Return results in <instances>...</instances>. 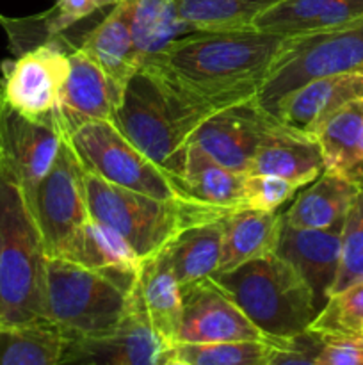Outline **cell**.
Wrapping results in <instances>:
<instances>
[{
	"mask_svg": "<svg viewBox=\"0 0 363 365\" xmlns=\"http://www.w3.org/2000/svg\"><path fill=\"white\" fill-rule=\"evenodd\" d=\"M281 0H173L178 14L194 31L253 29L256 18Z\"/></svg>",
	"mask_w": 363,
	"mask_h": 365,
	"instance_id": "obj_31",
	"label": "cell"
},
{
	"mask_svg": "<svg viewBox=\"0 0 363 365\" xmlns=\"http://www.w3.org/2000/svg\"><path fill=\"white\" fill-rule=\"evenodd\" d=\"M295 185L274 175H246L244 207L260 212H276L295 195Z\"/></svg>",
	"mask_w": 363,
	"mask_h": 365,
	"instance_id": "obj_35",
	"label": "cell"
},
{
	"mask_svg": "<svg viewBox=\"0 0 363 365\" xmlns=\"http://www.w3.org/2000/svg\"><path fill=\"white\" fill-rule=\"evenodd\" d=\"M358 96H363V75L345 73L317 78L281 98L273 116L294 130L313 135L333 110Z\"/></svg>",
	"mask_w": 363,
	"mask_h": 365,
	"instance_id": "obj_18",
	"label": "cell"
},
{
	"mask_svg": "<svg viewBox=\"0 0 363 365\" xmlns=\"http://www.w3.org/2000/svg\"><path fill=\"white\" fill-rule=\"evenodd\" d=\"M324 171L326 159L319 141L278 121L260 143L248 175H274L301 187L319 178Z\"/></svg>",
	"mask_w": 363,
	"mask_h": 365,
	"instance_id": "obj_17",
	"label": "cell"
},
{
	"mask_svg": "<svg viewBox=\"0 0 363 365\" xmlns=\"http://www.w3.org/2000/svg\"><path fill=\"white\" fill-rule=\"evenodd\" d=\"M281 214L241 207L223 217V250L217 273L276 252Z\"/></svg>",
	"mask_w": 363,
	"mask_h": 365,
	"instance_id": "obj_24",
	"label": "cell"
},
{
	"mask_svg": "<svg viewBox=\"0 0 363 365\" xmlns=\"http://www.w3.org/2000/svg\"><path fill=\"white\" fill-rule=\"evenodd\" d=\"M123 91V86L75 46L70 52V75L57 106V116L66 138L93 121H112Z\"/></svg>",
	"mask_w": 363,
	"mask_h": 365,
	"instance_id": "obj_15",
	"label": "cell"
},
{
	"mask_svg": "<svg viewBox=\"0 0 363 365\" xmlns=\"http://www.w3.org/2000/svg\"><path fill=\"white\" fill-rule=\"evenodd\" d=\"M198 32L185 24L173 0H137L132 14V41L139 66L177 39Z\"/></svg>",
	"mask_w": 363,
	"mask_h": 365,
	"instance_id": "obj_29",
	"label": "cell"
},
{
	"mask_svg": "<svg viewBox=\"0 0 363 365\" xmlns=\"http://www.w3.org/2000/svg\"><path fill=\"white\" fill-rule=\"evenodd\" d=\"M223 217L184 228L162 250V255L180 285L206 280L219 271Z\"/></svg>",
	"mask_w": 363,
	"mask_h": 365,
	"instance_id": "obj_26",
	"label": "cell"
},
{
	"mask_svg": "<svg viewBox=\"0 0 363 365\" xmlns=\"http://www.w3.org/2000/svg\"><path fill=\"white\" fill-rule=\"evenodd\" d=\"M182 323L174 346L231 341L273 342L212 278L182 285Z\"/></svg>",
	"mask_w": 363,
	"mask_h": 365,
	"instance_id": "obj_13",
	"label": "cell"
},
{
	"mask_svg": "<svg viewBox=\"0 0 363 365\" xmlns=\"http://www.w3.org/2000/svg\"><path fill=\"white\" fill-rule=\"evenodd\" d=\"M63 36L0 64V93L18 113L43 120L57 113L63 86L70 75V52Z\"/></svg>",
	"mask_w": 363,
	"mask_h": 365,
	"instance_id": "obj_10",
	"label": "cell"
},
{
	"mask_svg": "<svg viewBox=\"0 0 363 365\" xmlns=\"http://www.w3.org/2000/svg\"><path fill=\"white\" fill-rule=\"evenodd\" d=\"M84 182L89 216L114 228L142 262L162 252L184 228L221 220L231 212L203 203L153 198L110 184L85 170Z\"/></svg>",
	"mask_w": 363,
	"mask_h": 365,
	"instance_id": "obj_6",
	"label": "cell"
},
{
	"mask_svg": "<svg viewBox=\"0 0 363 365\" xmlns=\"http://www.w3.org/2000/svg\"><path fill=\"white\" fill-rule=\"evenodd\" d=\"M66 335L50 321L0 323V365H59Z\"/></svg>",
	"mask_w": 363,
	"mask_h": 365,
	"instance_id": "obj_28",
	"label": "cell"
},
{
	"mask_svg": "<svg viewBox=\"0 0 363 365\" xmlns=\"http://www.w3.org/2000/svg\"><path fill=\"white\" fill-rule=\"evenodd\" d=\"M210 114L212 110L141 68L125 86L112 123L142 153L180 178L189 141Z\"/></svg>",
	"mask_w": 363,
	"mask_h": 365,
	"instance_id": "obj_2",
	"label": "cell"
},
{
	"mask_svg": "<svg viewBox=\"0 0 363 365\" xmlns=\"http://www.w3.org/2000/svg\"><path fill=\"white\" fill-rule=\"evenodd\" d=\"M162 365H191V364H187L185 360L177 359V356L169 355V351H167V356H166V360H164Z\"/></svg>",
	"mask_w": 363,
	"mask_h": 365,
	"instance_id": "obj_38",
	"label": "cell"
},
{
	"mask_svg": "<svg viewBox=\"0 0 363 365\" xmlns=\"http://www.w3.org/2000/svg\"><path fill=\"white\" fill-rule=\"evenodd\" d=\"M137 273L103 271L46 257L45 319L66 337H102L121 324L132 305Z\"/></svg>",
	"mask_w": 363,
	"mask_h": 365,
	"instance_id": "obj_3",
	"label": "cell"
},
{
	"mask_svg": "<svg viewBox=\"0 0 363 365\" xmlns=\"http://www.w3.org/2000/svg\"><path fill=\"white\" fill-rule=\"evenodd\" d=\"M114 4L117 0H57L50 9L32 16L11 18L0 13V27L6 32L11 53L16 57L36 46L56 41L71 25Z\"/></svg>",
	"mask_w": 363,
	"mask_h": 365,
	"instance_id": "obj_23",
	"label": "cell"
},
{
	"mask_svg": "<svg viewBox=\"0 0 363 365\" xmlns=\"http://www.w3.org/2000/svg\"><path fill=\"white\" fill-rule=\"evenodd\" d=\"M66 139L59 116L34 120L18 113L0 93V166L28 192L52 168Z\"/></svg>",
	"mask_w": 363,
	"mask_h": 365,
	"instance_id": "obj_11",
	"label": "cell"
},
{
	"mask_svg": "<svg viewBox=\"0 0 363 365\" xmlns=\"http://www.w3.org/2000/svg\"><path fill=\"white\" fill-rule=\"evenodd\" d=\"M23 196L39 228L46 257H59L89 217L84 168L68 138L48 173Z\"/></svg>",
	"mask_w": 363,
	"mask_h": 365,
	"instance_id": "obj_9",
	"label": "cell"
},
{
	"mask_svg": "<svg viewBox=\"0 0 363 365\" xmlns=\"http://www.w3.org/2000/svg\"><path fill=\"white\" fill-rule=\"evenodd\" d=\"M276 255L287 260L310 285L319 310L330 298L342 262V232L299 228L281 214Z\"/></svg>",
	"mask_w": 363,
	"mask_h": 365,
	"instance_id": "obj_16",
	"label": "cell"
},
{
	"mask_svg": "<svg viewBox=\"0 0 363 365\" xmlns=\"http://www.w3.org/2000/svg\"><path fill=\"white\" fill-rule=\"evenodd\" d=\"M315 360L319 365H363V341L322 339Z\"/></svg>",
	"mask_w": 363,
	"mask_h": 365,
	"instance_id": "obj_37",
	"label": "cell"
},
{
	"mask_svg": "<svg viewBox=\"0 0 363 365\" xmlns=\"http://www.w3.org/2000/svg\"><path fill=\"white\" fill-rule=\"evenodd\" d=\"M363 75V20L285 38L256 102L269 114L281 98L317 78Z\"/></svg>",
	"mask_w": 363,
	"mask_h": 365,
	"instance_id": "obj_7",
	"label": "cell"
},
{
	"mask_svg": "<svg viewBox=\"0 0 363 365\" xmlns=\"http://www.w3.org/2000/svg\"><path fill=\"white\" fill-rule=\"evenodd\" d=\"M212 280L278 344L308 331L319 312L310 285L276 253L216 273Z\"/></svg>",
	"mask_w": 363,
	"mask_h": 365,
	"instance_id": "obj_4",
	"label": "cell"
},
{
	"mask_svg": "<svg viewBox=\"0 0 363 365\" xmlns=\"http://www.w3.org/2000/svg\"><path fill=\"white\" fill-rule=\"evenodd\" d=\"M308 331L322 339L363 341V282L331 294Z\"/></svg>",
	"mask_w": 363,
	"mask_h": 365,
	"instance_id": "obj_32",
	"label": "cell"
},
{
	"mask_svg": "<svg viewBox=\"0 0 363 365\" xmlns=\"http://www.w3.org/2000/svg\"><path fill=\"white\" fill-rule=\"evenodd\" d=\"M359 160H363V138H362V143H359V148H358V159H356V163H359ZM354 163V164H356Z\"/></svg>",
	"mask_w": 363,
	"mask_h": 365,
	"instance_id": "obj_39",
	"label": "cell"
},
{
	"mask_svg": "<svg viewBox=\"0 0 363 365\" xmlns=\"http://www.w3.org/2000/svg\"><path fill=\"white\" fill-rule=\"evenodd\" d=\"M137 0H117L110 13L85 34L78 48L125 88L141 70L132 41V14Z\"/></svg>",
	"mask_w": 363,
	"mask_h": 365,
	"instance_id": "obj_20",
	"label": "cell"
},
{
	"mask_svg": "<svg viewBox=\"0 0 363 365\" xmlns=\"http://www.w3.org/2000/svg\"><path fill=\"white\" fill-rule=\"evenodd\" d=\"M358 185L344 171L326 170L283 214L287 223L313 230H344Z\"/></svg>",
	"mask_w": 363,
	"mask_h": 365,
	"instance_id": "obj_21",
	"label": "cell"
},
{
	"mask_svg": "<svg viewBox=\"0 0 363 365\" xmlns=\"http://www.w3.org/2000/svg\"><path fill=\"white\" fill-rule=\"evenodd\" d=\"M276 342L231 341L212 344H177L169 355L191 365H267Z\"/></svg>",
	"mask_w": 363,
	"mask_h": 365,
	"instance_id": "obj_33",
	"label": "cell"
},
{
	"mask_svg": "<svg viewBox=\"0 0 363 365\" xmlns=\"http://www.w3.org/2000/svg\"><path fill=\"white\" fill-rule=\"evenodd\" d=\"M166 356L167 348L153 331L135 287L120 327L102 337H66L59 365H162Z\"/></svg>",
	"mask_w": 363,
	"mask_h": 365,
	"instance_id": "obj_12",
	"label": "cell"
},
{
	"mask_svg": "<svg viewBox=\"0 0 363 365\" xmlns=\"http://www.w3.org/2000/svg\"><path fill=\"white\" fill-rule=\"evenodd\" d=\"M57 259H66L89 269L139 273L142 260L114 228L89 216L68 241Z\"/></svg>",
	"mask_w": 363,
	"mask_h": 365,
	"instance_id": "obj_27",
	"label": "cell"
},
{
	"mask_svg": "<svg viewBox=\"0 0 363 365\" xmlns=\"http://www.w3.org/2000/svg\"><path fill=\"white\" fill-rule=\"evenodd\" d=\"M46 252L23 191L0 166V323L45 319Z\"/></svg>",
	"mask_w": 363,
	"mask_h": 365,
	"instance_id": "obj_5",
	"label": "cell"
},
{
	"mask_svg": "<svg viewBox=\"0 0 363 365\" xmlns=\"http://www.w3.org/2000/svg\"><path fill=\"white\" fill-rule=\"evenodd\" d=\"M180 178L194 202L224 210L244 207L246 175L217 163L192 141L185 150Z\"/></svg>",
	"mask_w": 363,
	"mask_h": 365,
	"instance_id": "obj_25",
	"label": "cell"
},
{
	"mask_svg": "<svg viewBox=\"0 0 363 365\" xmlns=\"http://www.w3.org/2000/svg\"><path fill=\"white\" fill-rule=\"evenodd\" d=\"M326 159V170L349 171L358 159L363 138V96L349 100L313 132Z\"/></svg>",
	"mask_w": 363,
	"mask_h": 365,
	"instance_id": "obj_30",
	"label": "cell"
},
{
	"mask_svg": "<svg viewBox=\"0 0 363 365\" xmlns=\"http://www.w3.org/2000/svg\"><path fill=\"white\" fill-rule=\"evenodd\" d=\"M278 125L256 98L210 114L191 141L230 170L249 173L260 143Z\"/></svg>",
	"mask_w": 363,
	"mask_h": 365,
	"instance_id": "obj_14",
	"label": "cell"
},
{
	"mask_svg": "<svg viewBox=\"0 0 363 365\" xmlns=\"http://www.w3.org/2000/svg\"><path fill=\"white\" fill-rule=\"evenodd\" d=\"M345 173L356 182L358 192L342 230V262L331 294L363 282V160L356 163Z\"/></svg>",
	"mask_w": 363,
	"mask_h": 365,
	"instance_id": "obj_34",
	"label": "cell"
},
{
	"mask_svg": "<svg viewBox=\"0 0 363 365\" xmlns=\"http://www.w3.org/2000/svg\"><path fill=\"white\" fill-rule=\"evenodd\" d=\"M322 346V337L315 334L298 335L276 346L267 365H319L315 356Z\"/></svg>",
	"mask_w": 363,
	"mask_h": 365,
	"instance_id": "obj_36",
	"label": "cell"
},
{
	"mask_svg": "<svg viewBox=\"0 0 363 365\" xmlns=\"http://www.w3.org/2000/svg\"><path fill=\"white\" fill-rule=\"evenodd\" d=\"M82 168L123 189L167 202L198 203L178 177L142 153L112 121H93L68 138Z\"/></svg>",
	"mask_w": 363,
	"mask_h": 365,
	"instance_id": "obj_8",
	"label": "cell"
},
{
	"mask_svg": "<svg viewBox=\"0 0 363 365\" xmlns=\"http://www.w3.org/2000/svg\"><path fill=\"white\" fill-rule=\"evenodd\" d=\"M135 287L153 331L169 351L177 342L184 305L182 285L178 284L162 252L141 264Z\"/></svg>",
	"mask_w": 363,
	"mask_h": 365,
	"instance_id": "obj_22",
	"label": "cell"
},
{
	"mask_svg": "<svg viewBox=\"0 0 363 365\" xmlns=\"http://www.w3.org/2000/svg\"><path fill=\"white\" fill-rule=\"evenodd\" d=\"M285 38L253 29L192 32L144 61L177 91L217 113L258 96Z\"/></svg>",
	"mask_w": 363,
	"mask_h": 365,
	"instance_id": "obj_1",
	"label": "cell"
},
{
	"mask_svg": "<svg viewBox=\"0 0 363 365\" xmlns=\"http://www.w3.org/2000/svg\"><path fill=\"white\" fill-rule=\"evenodd\" d=\"M358 20H363V0H281L260 14L253 27L281 38H295Z\"/></svg>",
	"mask_w": 363,
	"mask_h": 365,
	"instance_id": "obj_19",
	"label": "cell"
}]
</instances>
